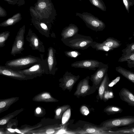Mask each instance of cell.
Returning <instances> with one entry per match:
<instances>
[{
  "label": "cell",
  "mask_w": 134,
  "mask_h": 134,
  "mask_svg": "<svg viewBox=\"0 0 134 134\" xmlns=\"http://www.w3.org/2000/svg\"><path fill=\"white\" fill-rule=\"evenodd\" d=\"M42 124H39L36 125V126H33L31 127H26L23 128V129L18 130L17 129H15V132L17 133H21L22 134H27V133L30 130L35 129L36 128H37V127H39L41 126Z\"/></svg>",
  "instance_id": "obj_32"
},
{
  "label": "cell",
  "mask_w": 134,
  "mask_h": 134,
  "mask_svg": "<svg viewBox=\"0 0 134 134\" xmlns=\"http://www.w3.org/2000/svg\"><path fill=\"white\" fill-rule=\"evenodd\" d=\"M26 39L32 50H36L42 53L45 52V48L43 42L31 30H29L26 35Z\"/></svg>",
  "instance_id": "obj_10"
},
{
  "label": "cell",
  "mask_w": 134,
  "mask_h": 134,
  "mask_svg": "<svg viewBox=\"0 0 134 134\" xmlns=\"http://www.w3.org/2000/svg\"><path fill=\"white\" fill-rule=\"evenodd\" d=\"M63 43L71 48L84 50L90 47L93 41L90 36H84L77 33L72 37L66 39H61Z\"/></svg>",
  "instance_id": "obj_2"
},
{
  "label": "cell",
  "mask_w": 134,
  "mask_h": 134,
  "mask_svg": "<svg viewBox=\"0 0 134 134\" xmlns=\"http://www.w3.org/2000/svg\"><path fill=\"white\" fill-rule=\"evenodd\" d=\"M90 77L88 76L80 80L78 83L74 95L77 98L85 97L94 93L97 90L89 84Z\"/></svg>",
  "instance_id": "obj_6"
},
{
  "label": "cell",
  "mask_w": 134,
  "mask_h": 134,
  "mask_svg": "<svg viewBox=\"0 0 134 134\" xmlns=\"http://www.w3.org/2000/svg\"></svg>",
  "instance_id": "obj_42"
},
{
  "label": "cell",
  "mask_w": 134,
  "mask_h": 134,
  "mask_svg": "<svg viewBox=\"0 0 134 134\" xmlns=\"http://www.w3.org/2000/svg\"><path fill=\"white\" fill-rule=\"evenodd\" d=\"M133 35L134 36V32H133Z\"/></svg>",
  "instance_id": "obj_40"
},
{
  "label": "cell",
  "mask_w": 134,
  "mask_h": 134,
  "mask_svg": "<svg viewBox=\"0 0 134 134\" xmlns=\"http://www.w3.org/2000/svg\"><path fill=\"white\" fill-rule=\"evenodd\" d=\"M93 5L98 8L101 10L105 11L106 7L102 0H88Z\"/></svg>",
  "instance_id": "obj_29"
},
{
  "label": "cell",
  "mask_w": 134,
  "mask_h": 134,
  "mask_svg": "<svg viewBox=\"0 0 134 134\" xmlns=\"http://www.w3.org/2000/svg\"><path fill=\"white\" fill-rule=\"evenodd\" d=\"M70 108V106L68 104L57 107L54 111L55 119H56L61 120L64 113Z\"/></svg>",
  "instance_id": "obj_24"
},
{
  "label": "cell",
  "mask_w": 134,
  "mask_h": 134,
  "mask_svg": "<svg viewBox=\"0 0 134 134\" xmlns=\"http://www.w3.org/2000/svg\"><path fill=\"white\" fill-rule=\"evenodd\" d=\"M19 97H14L0 100V113L8 110L10 106L17 101Z\"/></svg>",
  "instance_id": "obj_20"
},
{
  "label": "cell",
  "mask_w": 134,
  "mask_h": 134,
  "mask_svg": "<svg viewBox=\"0 0 134 134\" xmlns=\"http://www.w3.org/2000/svg\"><path fill=\"white\" fill-rule=\"evenodd\" d=\"M63 126L61 124H55L47 126L37 129L30 131L27 134H56L62 129Z\"/></svg>",
  "instance_id": "obj_14"
},
{
  "label": "cell",
  "mask_w": 134,
  "mask_h": 134,
  "mask_svg": "<svg viewBox=\"0 0 134 134\" xmlns=\"http://www.w3.org/2000/svg\"><path fill=\"white\" fill-rule=\"evenodd\" d=\"M108 66L103 63L97 69V71L90 77L92 82V86L97 90L103 80L105 75L107 73Z\"/></svg>",
  "instance_id": "obj_9"
},
{
  "label": "cell",
  "mask_w": 134,
  "mask_h": 134,
  "mask_svg": "<svg viewBox=\"0 0 134 134\" xmlns=\"http://www.w3.org/2000/svg\"><path fill=\"white\" fill-rule=\"evenodd\" d=\"M33 101L38 102H55L59 100L54 98L48 92H42L35 96L33 98Z\"/></svg>",
  "instance_id": "obj_18"
},
{
  "label": "cell",
  "mask_w": 134,
  "mask_h": 134,
  "mask_svg": "<svg viewBox=\"0 0 134 134\" xmlns=\"http://www.w3.org/2000/svg\"><path fill=\"white\" fill-rule=\"evenodd\" d=\"M119 62H126L127 66L130 68H134V52L131 53L129 56L126 57L122 56L119 59Z\"/></svg>",
  "instance_id": "obj_27"
},
{
  "label": "cell",
  "mask_w": 134,
  "mask_h": 134,
  "mask_svg": "<svg viewBox=\"0 0 134 134\" xmlns=\"http://www.w3.org/2000/svg\"><path fill=\"white\" fill-rule=\"evenodd\" d=\"M116 70L134 83V73L120 66L116 67Z\"/></svg>",
  "instance_id": "obj_21"
},
{
  "label": "cell",
  "mask_w": 134,
  "mask_h": 134,
  "mask_svg": "<svg viewBox=\"0 0 134 134\" xmlns=\"http://www.w3.org/2000/svg\"><path fill=\"white\" fill-rule=\"evenodd\" d=\"M41 59V56L35 57L29 55L8 60L5 64L7 68L19 71L27 68L39 62Z\"/></svg>",
  "instance_id": "obj_1"
},
{
  "label": "cell",
  "mask_w": 134,
  "mask_h": 134,
  "mask_svg": "<svg viewBox=\"0 0 134 134\" xmlns=\"http://www.w3.org/2000/svg\"><path fill=\"white\" fill-rule=\"evenodd\" d=\"M122 111V109L120 107L112 105L107 106L103 110V111L108 115L121 113Z\"/></svg>",
  "instance_id": "obj_25"
},
{
  "label": "cell",
  "mask_w": 134,
  "mask_h": 134,
  "mask_svg": "<svg viewBox=\"0 0 134 134\" xmlns=\"http://www.w3.org/2000/svg\"><path fill=\"white\" fill-rule=\"evenodd\" d=\"M90 47L92 48L95 49L97 51H101L105 52L111 51L114 49L108 47L103 44L93 41L91 44Z\"/></svg>",
  "instance_id": "obj_26"
},
{
  "label": "cell",
  "mask_w": 134,
  "mask_h": 134,
  "mask_svg": "<svg viewBox=\"0 0 134 134\" xmlns=\"http://www.w3.org/2000/svg\"><path fill=\"white\" fill-rule=\"evenodd\" d=\"M125 8L128 13L130 7L134 5V0H122Z\"/></svg>",
  "instance_id": "obj_35"
},
{
  "label": "cell",
  "mask_w": 134,
  "mask_h": 134,
  "mask_svg": "<svg viewBox=\"0 0 134 134\" xmlns=\"http://www.w3.org/2000/svg\"><path fill=\"white\" fill-rule=\"evenodd\" d=\"M110 134H134V127L121 129L115 130H110Z\"/></svg>",
  "instance_id": "obj_28"
},
{
  "label": "cell",
  "mask_w": 134,
  "mask_h": 134,
  "mask_svg": "<svg viewBox=\"0 0 134 134\" xmlns=\"http://www.w3.org/2000/svg\"><path fill=\"white\" fill-rule=\"evenodd\" d=\"M120 99L131 106L134 107V94L128 89L122 88L119 92Z\"/></svg>",
  "instance_id": "obj_16"
},
{
  "label": "cell",
  "mask_w": 134,
  "mask_h": 134,
  "mask_svg": "<svg viewBox=\"0 0 134 134\" xmlns=\"http://www.w3.org/2000/svg\"><path fill=\"white\" fill-rule=\"evenodd\" d=\"M71 110L70 108L68 109L63 114L62 118V126H64L65 124L70 116Z\"/></svg>",
  "instance_id": "obj_33"
},
{
  "label": "cell",
  "mask_w": 134,
  "mask_h": 134,
  "mask_svg": "<svg viewBox=\"0 0 134 134\" xmlns=\"http://www.w3.org/2000/svg\"><path fill=\"white\" fill-rule=\"evenodd\" d=\"M41 59L39 62L26 69L18 71L23 74L30 79L40 77L43 74H49L47 58L44 55L41 54Z\"/></svg>",
  "instance_id": "obj_3"
},
{
  "label": "cell",
  "mask_w": 134,
  "mask_h": 134,
  "mask_svg": "<svg viewBox=\"0 0 134 134\" xmlns=\"http://www.w3.org/2000/svg\"><path fill=\"white\" fill-rule=\"evenodd\" d=\"M84 134H110L109 129L103 126L97 127L92 125L86 124L83 126Z\"/></svg>",
  "instance_id": "obj_15"
},
{
  "label": "cell",
  "mask_w": 134,
  "mask_h": 134,
  "mask_svg": "<svg viewBox=\"0 0 134 134\" xmlns=\"http://www.w3.org/2000/svg\"><path fill=\"white\" fill-rule=\"evenodd\" d=\"M76 15L84 21L87 26L96 31H103L105 27V24L98 18L87 12L76 13Z\"/></svg>",
  "instance_id": "obj_4"
},
{
  "label": "cell",
  "mask_w": 134,
  "mask_h": 134,
  "mask_svg": "<svg viewBox=\"0 0 134 134\" xmlns=\"http://www.w3.org/2000/svg\"><path fill=\"white\" fill-rule=\"evenodd\" d=\"M110 82L107 73L105 75L98 88V93L97 97V99L103 100L104 92L108 90L109 84Z\"/></svg>",
  "instance_id": "obj_19"
},
{
  "label": "cell",
  "mask_w": 134,
  "mask_h": 134,
  "mask_svg": "<svg viewBox=\"0 0 134 134\" xmlns=\"http://www.w3.org/2000/svg\"><path fill=\"white\" fill-rule=\"evenodd\" d=\"M14 23L13 20L12 19H8L5 23V24L3 26L10 25H12Z\"/></svg>",
  "instance_id": "obj_38"
},
{
  "label": "cell",
  "mask_w": 134,
  "mask_h": 134,
  "mask_svg": "<svg viewBox=\"0 0 134 134\" xmlns=\"http://www.w3.org/2000/svg\"><path fill=\"white\" fill-rule=\"evenodd\" d=\"M25 31V27H23L20 29L17 34L10 52V54L14 56L16 54L21 53L24 49Z\"/></svg>",
  "instance_id": "obj_8"
},
{
  "label": "cell",
  "mask_w": 134,
  "mask_h": 134,
  "mask_svg": "<svg viewBox=\"0 0 134 134\" xmlns=\"http://www.w3.org/2000/svg\"><path fill=\"white\" fill-rule=\"evenodd\" d=\"M64 53L66 56L71 58H75L81 54L78 51H65Z\"/></svg>",
  "instance_id": "obj_34"
},
{
  "label": "cell",
  "mask_w": 134,
  "mask_h": 134,
  "mask_svg": "<svg viewBox=\"0 0 134 134\" xmlns=\"http://www.w3.org/2000/svg\"><path fill=\"white\" fill-rule=\"evenodd\" d=\"M80 77L79 75H74L71 72L67 71L65 72L63 77L59 80V81L60 82L59 86L63 91L67 90L70 92Z\"/></svg>",
  "instance_id": "obj_7"
},
{
  "label": "cell",
  "mask_w": 134,
  "mask_h": 134,
  "mask_svg": "<svg viewBox=\"0 0 134 134\" xmlns=\"http://www.w3.org/2000/svg\"><path fill=\"white\" fill-rule=\"evenodd\" d=\"M24 109V108H21L16 110L1 118L0 119V125H3L6 124L9 121L10 119L16 116L23 111Z\"/></svg>",
  "instance_id": "obj_23"
},
{
  "label": "cell",
  "mask_w": 134,
  "mask_h": 134,
  "mask_svg": "<svg viewBox=\"0 0 134 134\" xmlns=\"http://www.w3.org/2000/svg\"><path fill=\"white\" fill-rule=\"evenodd\" d=\"M123 53L122 56H129L131 53L134 52V42L127 45L126 47L122 50Z\"/></svg>",
  "instance_id": "obj_30"
},
{
  "label": "cell",
  "mask_w": 134,
  "mask_h": 134,
  "mask_svg": "<svg viewBox=\"0 0 134 134\" xmlns=\"http://www.w3.org/2000/svg\"><path fill=\"white\" fill-rule=\"evenodd\" d=\"M103 63L97 60L86 59L77 61L72 63L71 67L75 68L88 69L95 70Z\"/></svg>",
  "instance_id": "obj_11"
},
{
  "label": "cell",
  "mask_w": 134,
  "mask_h": 134,
  "mask_svg": "<svg viewBox=\"0 0 134 134\" xmlns=\"http://www.w3.org/2000/svg\"><path fill=\"white\" fill-rule=\"evenodd\" d=\"M102 43L106 46L114 49L119 47L121 45L120 41L110 37L107 38Z\"/></svg>",
  "instance_id": "obj_22"
},
{
  "label": "cell",
  "mask_w": 134,
  "mask_h": 134,
  "mask_svg": "<svg viewBox=\"0 0 134 134\" xmlns=\"http://www.w3.org/2000/svg\"><path fill=\"white\" fill-rule=\"evenodd\" d=\"M134 124V116H126L107 120L102 122L100 126L111 128L127 126Z\"/></svg>",
  "instance_id": "obj_5"
},
{
  "label": "cell",
  "mask_w": 134,
  "mask_h": 134,
  "mask_svg": "<svg viewBox=\"0 0 134 134\" xmlns=\"http://www.w3.org/2000/svg\"><path fill=\"white\" fill-rule=\"evenodd\" d=\"M0 75L20 80L29 79L21 72L7 68L4 66H0Z\"/></svg>",
  "instance_id": "obj_13"
},
{
  "label": "cell",
  "mask_w": 134,
  "mask_h": 134,
  "mask_svg": "<svg viewBox=\"0 0 134 134\" xmlns=\"http://www.w3.org/2000/svg\"><path fill=\"white\" fill-rule=\"evenodd\" d=\"M47 58L49 74L54 75L58 69L57 67V62L55 57L56 50L53 47H49L48 49Z\"/></svg>",
  "instance_id": "obj_12"
},
{
  "label": "cell",
  "mask_w": 134,
  "mask_h": 134,
  "mask_svg": "<svg viewBox=\"0 0 134 134\" xmlns=\"http://www.w3.org/2000/svg\"><path fill=\"white\" fill-rule=\"evenodd\" d=\"M80 111L81 113L83 115H87L89 113L88 108L84 105H82L81 107Z\"/></svg>",
  "instance_id": "obj_36"
},
{
  "label": "cell",
  "mask_w": 134,
  "mask_h": 134,
  "mask_svg": "<svg viewBox=\"0 0 134 134\" xmlns=\"http://www.w3.org/2000/svg\"><path fill=\"white\" fill-rule=\"evenodd\" d=\"M38 6L40 8L43 9L46 7V4L44 2H41L38 4Z\"/></svg>",
  "instance_id": "obj_39"
},
{
  "label": "cell",
  "mask_w": 134,
  "mask_h": 134,
  "mask_svg": "<svg viewBox=\"0 0 134 134\" xmlns=\"http://www.w3.org/2000/svg\"><path fill=\"white\" fill-rule=\"evenodd\" d=\"M10 32L8 31L1 32L0 34V47H3L5 42L10 36Z\"/></svg>",
  "instance_id": "obj_31"
},
{
  "label": "cell",
  "mask_w": 134,
  "mask_h": 134,
  "mask_svg": "<svg viewBox=\"0 0 134 134\" xmlns=\"http://www.w3.org/2000/svg\"><path fill=\"white\" fill-rule=\"evenodd\" d=\"M79 29L76 25L70 24L63 30L61 35L62 39H65L72 37L78 33Z\"/></svg>",
  "instance_id": "obj_17"
},
{
  "label": "cell",
  "mask_w": 134,
  "mask_h": 134,
  "mask_svg": "<svg viewBox=\"0 0 134 134\" xmlns=\"http://www.w3.org/2000/svg\"><path fill=\"white\" fill-rule=\"evenodd\" d=\"M79 0V1H81V0Z\"/></svg>",
  "instance_id": "obj_41"
},
{
  "label": "cell",
  "mask_w": 134,
  "mask_h": 134,
  "mask_svg": "<svg viewBox=\"0 0 134 134\" xmlns=\"http://www.w3.org/2000/svg\"><path fill=\"white\" fill-rule=\"evenodd\" d=\"M44 109H42L40 107H38L36 108L35 112V116H38L42 115L44 113Z\"/></svg>",
  "instance_id": "obj_37"
}]
</instances>
